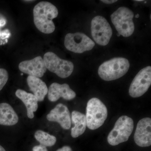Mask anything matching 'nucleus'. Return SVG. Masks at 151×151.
Instances as JSON below:
<instances>
[{"instance_id": "1", "label": "nucleus", "mask_w": 151, "mask_h": 151, "mask_svg": "<svg viewBox=\"0 0 151 151\" xmlns=\"http://www.w3.org/2000/svg\"><path fill=\"white\" fill-rule=\"evenodd\" d=\"M58 14V10L54 5L48 2H40L33 9L34 22L36 27L43 33H52L55 30L52 20Z\"/></svg>"}, {"instance_id": "2", "label": "nucleus", "mask_w": 151, "mask_h": 151, "mask_svg": "<svg viewBox=\"0 0 151 151\" xmlns=\"http://www.w3.org/2000/svg\"><path fill=\"white\" fill-rule=\"evenodd\" d=\"M129 67L128 60L124 58H115L101 64L98 69V73L103 80L113 81L125 75Z\"/></svg>"}, {"instance_id": "3", "label": "nucleus", "mask_w": 151, "mask_h": 151, "mask_svg": "<svg viewBox=\"0 0 151 151\" xmlns=\"http://www.w3.org/2000/svg\"><path fill=\"white\" fill-rule=\"evenodd\" d=\"M108 116L106 106L97 98H92L88 101L86 108L87 127L91 130H95L104 124Z\"/></svg>"}, {"instance_id": "4", "label": "nucleus", "mask_w": 151, "mask_h": 151, "mask_svg": "<svg viewBox=\"0 0 151 151\" xmlns=\"http://www.w3.org/2000/svg\"><path fill=\"white\" fill-rule=\"evenodd\" d=\"M134 13L130 9L121 7L111 14V21L118 33L124 37L132 35L134 31Z\"/></svg>"}, {"instance_id": "5", "label": "nucleus", "mask_w": 151, "mask_h": 151, "mask_svg": "<svg viewBox=\"0 0 151 151\" xmlns=\"http://www.w3.org/2000/svg\"><path fill=\"white\" fill-rule=\"evenodd\" d=\"M134 127V121L132 118L127 116H121L108 135V143L111 145L116 146L127 142L132 134Z\"/></svg>"}, {"instance_id": "6", "label": "nucleus", "mask_w": 151, "mask_h": 151, "mask_svg": "<svg viewBox=\"0 0 151 151\" xmlns=\"http://www.w3.org/2000/svg\"><path fill=\"white\" fill-rule=\"evenodd\" d=\"M43 60L47 69L60 78H67L73 72L74 68L73 63L61 59L53 52H46L44 55Z\"/></svg>"}, {"instance_id": "7", "label": "nucleus", "mask_w": 151, "mask_h": 151, "mask_svg": "<svg viewBox=\"0 0 151 151\" xmlns=\"http://www.w3.org/2000/svg\"><path fill=\"white\" fill-rule=\"evenodd\" d=\"M91 29L92 37L96 43L102 46L108 44L113 31L106 19L101 16L94 17L91 22Z\"/></svg>"}, {"instance_id": "8", "label": "nucleus", "mask_w": 151, "mask_h": 151, "mask_svg": "<svg viewBox=\"0 0 151 151\" xmlns=\"http://www.w3.org/2000/svg\"><path fill=\"white\" fill-rule=\"evenodd\" d=\"M64 45L68 50L81 53L91 50L95 43L86 35L81 32L68 33L65 36Z\"/></svg>"}, {"instance_id": "9", "label": "nucleus", "mask_w": 151, "mask_h": 151, "mask_svg": "<svg viewBox=\"0 0 151 151\" xmlns=\"http://www.w3.org/2000/svg\"><path fill=\"white\" fill-rule=\"evenodd\" d=\"M151 84V67L148 66L139 71L132 81L129 94L134 98L142 96L148 90Z\"/></svg>"}, {"instance_id": "10", "label": "nucleus", "mask_w": 151, "mask_h": 151, "mask_svg": "<svg viewBox=\"0 0 151 151\" xmlns=\"http://www.w3.org/2000/svg\"><path fill=\"white\" fill-rule=\"evenodd\" d=\"M136 144L140 147L151 145V119L145 118L138 122L134 135Z\"/></svg>"}, {"instance_id": "11", "label": "nucleus", "mask_w": 151, "mask_h": 151, "mask_svg": "<svg viewBox=\"0 0 151 151\" xmlns=\"http://www.w3.org/2000/svg\"><path fill=\"white\" fill-rule=\"evenodd\" d=\"M19 68L23 73L38 78L42 77L47 70L43 59L41 56L22 61L19 64Z\"/></svg>"}, {"instance_id": "12", "label": "nucleus", "mask_w": 151, "mask_h": 151, "mask_svg": "<svg viewBox=\"0 0 151 151\" xmlns=\"http://www.w3.org/2000/svg\"><path fill=\"white\" fill-rule=\"evenodd\" d=\"M49 122H57L63 129L68 130L71 127L70 113L67 106L59 103L46 116Z\"/></svg>"}, {"instance_id": "13", "label": "nucleus", "mask_w": 151, "mask_h": 151, "mask_svg": "<svg viewBox=\"0 0 151 151\" xmlns=\"http://www.w3.org/2000/svg\"><path fill=\"white\" fill-rule=\"evenodd\" d=\"M48 98L52 102H56L60 97L64 100H73L76 96V94L70 89L69 85L67 84H60L53 83L50 86L48 89Z\"/></svg>"}, {"instance_id": "14", "label": "nucleus", "mask_w": 151, "mask_h": 151, "mask_svg": "<svg viewBox=\"0 0 151 151\" xmlns=\"http://www.w3.org/2000/svg\"><path fill=\"white\" fill-rule=\"evenodd\" d=\"M15 94L25 105L28 117L29 119H33L34 117V112L36 111L38 108V100L37 97L33 94L28 93L21 89H17Z\"/></svg>"}, {"instance_id": "15", "label": "nucleus", "mask_w": 151, "mask_h": 151, "mask_svg": "<svg viewBox=\"0 0 151 151\" xmlns=\"http://www.w3.org/2000/svg\"><path fill=\"white\" fill-rule=\"evenodd\" d=\"M28 85L38 101L41 102L48 93V88L46 84L39 78L29 76L27 78Z\"/></svg>"}, {"instance_id": "16", "label": "nucleus", "mask_w": 151, "mask_h": 151, "mask_svg": "<svg viewBox=\"0 0 151 151\" xmlns=\"http://www.w3.org/2000/svg\"><path fill=\"white\" fill-rule=\"evenodd\" d=\"M18 122V116L12 107L7 103H0V125L14 126Z\"/></svg>"}, {"instance_id": "17", "label": "nucleus", "mask_w": 151, "mask_h": 151, "mask_svg": "<svg viewBox=\"0 0 151 151\" xmlns=\"http://www.w3.org/2000/svg\"><path fill=\"white\" fill-rule=\"evenodd\" d=\"M71 119L74 127L71 129V136L73 138L78 137L84 134L87 127L86 116L78 111H73Z\"/></svg>"}, {"instance_id": "18", "label": "nucleus", "mask_w": 151, "mask_h": 151, "mask_svg": "<svg viewBox=\"0 0 151 151\" xmlns=\"http://www.w3.org/2000/svg\"><path fill=\"white\" fill-rule=\"evenodd\" d=\"M35 137L41 145L46 147L54 145L56 142V138L55 136L42 130H37L35 132Z\"/></svg>"}, {"instance_id": "19", "label": "nucleus", "mask_w": 151, "mask_h": 151, "mask_svg": "<svg viewBox=\"0 0 151 151\" xmlns=\"http://www.w3.org/2000/svg\"><path fill=\"white\" fill-rule=\"evenodd\" d=\"M9 74L7 71L4 68H0V91L7 82Z\"/></svg>"}, {"instance_id": "20", "label": "nucleus", "mask_w": 151, "mask_h": 151, "mask_svg": "<svg viewBox=\"0 0 151 151\" xmlns=\"http://www.w3.org/2000/svg\"><path fill=\"white\" fill-rule=\"evenodd\" d=\"M32 150L33 151H47L46 147L41 145L35 146L33 148Z\"/></svg>"}, {"instance_id": "21", "label": "nucleus", "mask_w": 151, "mask_h": 151, "mask_svg": "<svg viewBox=\"0 0 151 151\" xmlns=\"http://www.w3.org/2000/svg\"><path fill=\"white\" fill-rule=\"evenodd\" d=\"M56 151H72V150L69 146H65L61 148L58 149Z\"/></svg>"}, {"instance_id": "22", "label": "nucleus", "mask_w": 151, "mask_h": 151, "mask_svg": "<svg viewBox=\"0 0 151 151\" xmlns=\"http://www.w3.org/2000/svg\"><path fill=\"white\" fill-rule=\"evenodd\" d=\"M101 1L108 4H111L117 1L116 0H101Z\"/></svg>"}, {"instance_id": "23", "label": "nucleus", "mask_w": 151, "mask_h": 151, "mask_svg": "<svg viewBox=\"0 0 151 151\" xmlns=\"http://www.w3.org/2000/svg\"><path fill=\"white\" fill-rule=\"evenodd\" d=\"M0 151H6L5 150L1 145H0Z\"/></svg>"}, {"instance_id": "24", "label": "nucleus", "mask_w": 151, "mask_h": 151, "mask_svg": "<svg viewBox=\"0 0 151 151\" xmlns=\"http://www.w3.org/2000/svg\"><path fill=\"white\" fill-rule=\"evenodd\" d=\"M139 17V14H137V15H136V16H135V17L138 18Z\"/></svg>"}, {"instance_id": "25", "label": "nucleus", "mask_w": 151, "mask_h": 151, "mask_svg": "<svg viewBox=\"0 0 151 151\" xmlns=\"http://www.w3.org/2000/svg\"><path fill=\"white\" fill-rule=\"evenodd\" d=\"M142 1V0H136V1Z\"/></svg>"}, {"instance_id": "26", "label": "nucleus", "mask_w": 151, "mask_h": 151, "mask_svg": "<svg viewBox=\"0 0 151 151\" xmlns=\"http://www.w3.org/2000/svg\"><path fill=\"white\" fill-rule=\"evenodd\" d=\"M117 35H118V36H120V35H121L120 34L118 33L117 34Z\"/></svg>"}, {"instance_id": "27", "label": "nucleus", "mask_w": 151, "mask_h": 151, "mask_svg": "<svg viewBox=\"0 0 151 151\" xmlns=\"http://www.w3.org/2000/svg\"></svg>"}]
</instances>
